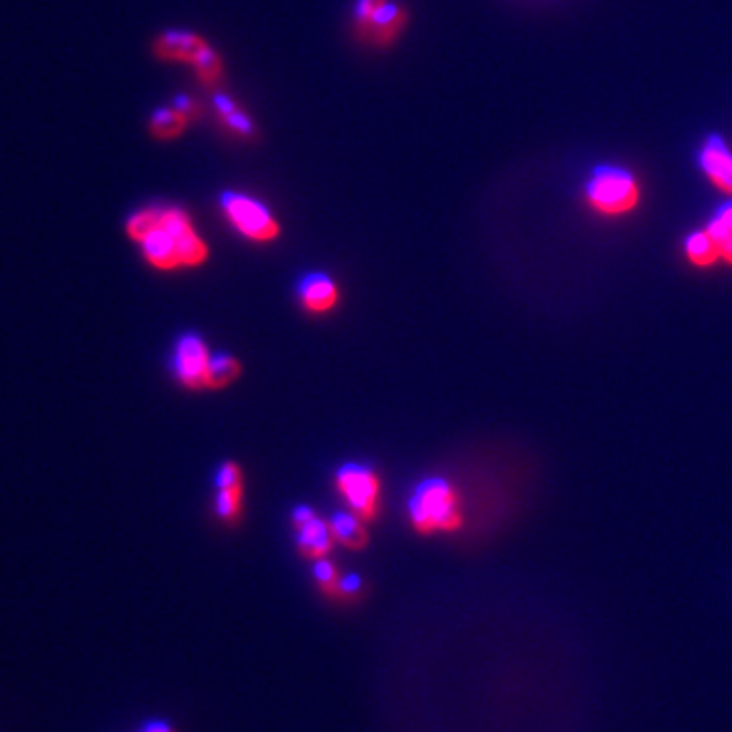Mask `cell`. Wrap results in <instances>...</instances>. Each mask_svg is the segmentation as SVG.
<instances>
[{"mask_svg":"<svg viewBox=\"0 0 732 732\" xmlns=\"http://www.w3.org/2000/svg\"><path fill=\"white\" fill-rule=\"evenodd\" d=\"M127 236L139 244L145 261L157 271L194 269L208 261L210 249L192 216L171 204H151L127 218Z\"/></svg>","mask_w":732,"mask_h":732,"instance_id":"1","label":"cell"},{"mask_svg":"<svg viewBox=\"0 0 732 732\" xmlns=\"http://www.w3.org/2000/svg\"><path fill=\"white\" fill-rule=\"evenodd\" d=\"M151 51L163 64L192 68L200 86L210 92H214L224 80L222 55L200 33L183 29L163 31L153 39Z\"/></svg>","mask_w":732,"mask_h":732,"instance_id":"2","label":"cell"},{"mask_svg":"<svg viewBox=\"0 0 732 732\" xmlns=\"http://www.w3.org/2000/svg\"><path fill=\"white\" fill-rule=\"evenodd\" d=\"M409 519L421 535L460 529L462 505L456 488L444 478H427L419 482L409 499Z\"/></svg>","mask_w":732,"mask_h":732,"instance_id":"3","label":"cell"},{"mask_svg":"<svg viewBox=\"0 0 732 732\" xmlns=\"http://www.w3.org/2000/svg\"><path fill=\"white\" fill-rule=\"evenodd\" d=\"M407 25L409 11L399 0H354L352 31L366 47H393Z\"/></svg>","mask_w":732,"mask_h":732,"instance_id":"4","label":"cell"},{"mask_svg":"<svg viewBox=\"0 0 732 732\" xmlns=\"http://www.w3.org/2000/svg\"><path fill=\"white\" fill-rule=\"evenodd\" d=\"M588 204L604 216H623L637 208L641 192L635 177L619 167H598L586 186Z\"/></svg>","mask_w":732,"mask_h":732,"instance_id":"5","label":"cell"},{"mask_svg":"<svg viewBox=\"0 0 732 732\" xmlns=\"http://www.w3.org/2000/svg\"><path fill=\"white\" fill-rule=\"evenodd\" d=\"M220 208L236 232L253 242H273L281 234V226L271 210L249 194L224 192L220 196Z\"/></svg>","mask_w":732,"mask_h":732,"instance_id":"6","label":"cell"},{"mask_svg":"<svg viewBox=\"0 0 732 732\" xmlns=\"http://www.w3.org/2000/svg\"><path fill=\"white\" fill-rule=\"evenodd\" d=\"M336 488L358 519L373 521L377 517L381 482L373 468L356 462L344 464L336 472Z\"/></svg>","mask_w":732,"mask_h":732,"instance_id":"7","label":"cell"},{"mask_svg":"<svg viewBox=\"0 0 732 732\" xmlns=\"http://www.w3.org/2000/svg\"><path fill=\"white\" fill-rule=\"evenodd\" d=\"M212 354L198 334H183L173 352V371L179 383L190 391L208 389V371Z\"/></svg>","mask_w":732,"mask_h":732,"instance_id":"8","label":"cell"},{"mask_svg":"<svg viewBox=\"0 0 732 732\" xmlns=\"http://www.w3.org/2000/svg\"><path fill=\"white\" fill-rule=\"evenodd\" d=\"M700 167L720 192L732 196V153L718 135L708 137L702 145Z\"/></svg>","mask_w":732,"mask_h":732,"instance_id":"9","label":"cell"},{"mask_svg":"<svg viewBox=\"0 0 732 732\" xmlns=\"http://www.w3.org/2000/svg\"><path fill=\"white\" fill-rule=\"evenodd\" d=\"M299 301L310 314H326L338 303V287L330 275H305L297 287Z\"/></svg>","mask_w":732,"mask_h":732,"instance_id":"10","label":"cell"},{"mask_svg":"<svg viewBox=\"0 0 732 732\" xmlns=\"http://www.w3.org/2000/svg\"><path fill=\"white\" fill-rule=\"evenodd\" d=\"M297 549L299 554L312 560H324L332 552L334 535L330 523L320 517H312L303 523H297Z\"/></svg>","mask_w":732,"mask_h":732,"instance_id":"11","label":"cell"},{"mask_svg":"<svg viewBox=\"0 0 732 732\" xmlns=\"http://www.w3.org/2000/svg\"><path fill=\"white\" fill-rule=\"evenodd\" d=\"M214 112L222 125V129L242 141H247L257 135V127L249 112L244 110L232 96L216 94L214 96Z\"/></svg>","mask_w":732,"mask_h":732,"instance_id":"12","label":"cell"},{"mask_svg":"<svg viewBox=\"0 0 732 732\" xmlns=\"http://www.w3.org/2000/svg\"><path fill=\"white\" fill-rule=\"evenodd\" d=\"M190 122H192V118L188 114H183L175 104L159 106L149 116L147 131L157 141H163V143L175 141L186 135Z\"/></svg>","mask_w":732,"mask_h":732,"instance_id":"13","label":"cell"},{"mask_svg":"<svg viewBox=\"0 0 732 732\" xmlns=\"http://www.w3.org/2000/svg\"><path fill=\"white\" fill-rule=\"evenodd\" d=\"M330 529L334 541L342 543L348 549H362L369 543V533H366L362 519L348 513H336L330 521Z\"/></svg>","mask_w":732,"mask_h":732,"instance_id":"14","label":"cell"},{"mask_svg":"<svg viewBox=\"0 0 732 732\" xmlns=\"http://www.w3.org/2000/svg\"><path fill=\"white\" fill-rule=\"evenodd\" d=\"M686 257L698 269L712 267L714 263L720 261V253H718L716 242H714V238L710 236V232L706 228L696 230L686 238Z\"/></svg>","mask_w":732,"mask_h":732,"instance_id":"15","label":"cell"},{"mask_svg":"<svg viewBox=\"0 0 732 732\" xmlns=\"http://www.w3.org/2000/svg\"><path fill=\"white\" fill-rule=\"evenodd\" d=\"M706 230L714 238L720 261L732 265V202L724 204L708 222Z\"/></svg>","mask_w":732,"mask_h":732,"instance_id":"16","label":"cell"},{"mask_svg":"<svg viewBox=\"0 0 732 732\" xmlns=\"http://www.w3.org/2000/svg\"><path fill=\"white\" fill-rule=\"evenodd\" d=\"M242 373L240 362L224 352L212 354L210 360V371H208V389L212 391H222L228 385H232Z\"/></svg>","mask_w":732,"mask_h":732,"instance_id":"17","label":"cell"},{"mask_svg":"<svg viewBox=\"0 0 732 732\" xmlns=\"http://www.w3.org/2000/svg\"><path fill=\"white\" fill-rule=\"evenodd\" d=\"M242 482L218 488L216 495V513L224 521H236L242 511Z\"/></svg>","mask_w":732,"mask_h":732,"instance_id":"18","label":"cell"},{"mask_svg":"<svg viewBox=\"0 0 732 732\" xmlns=\"http://www.w3.org/2000/svg\"><path fill=\"white\" fill-rule=\"evenodd\" d=\"M314 576L316 580L320 582V586L324 588V592L332 598H340V590H338V572L334 568V564H330L326 558L324 560H318L316 566H314Z\"/></svg>","mask_w":732,"mask_h":732,"instance_id":"19","label":"cell"},{"mask_svg":"<svg viewBox=\"0 0 732 732\" xmlns=\"http://www.w3.org/2000/svg\"><path fill=\"white\" fill-rule=\"evenodd\" d=\"M240 482H242V470L234 462H224L218 468V474H216V486L218 488L240 484Z\"/></svg>","mask_w":732,"mask_h":732,"instance_id":"20","label":"cell"},{"mask_svg":"<svg viewBox=\"0 0 732 732\" xmlns=\"http://www.w3.org/2000/svg\"><path fill=\"white\" fill-rule=\"evenodd\" d=\"M173 104H175L183 114H188L192 120L200 116V106H198V102H196L192 96L179 94V96L173 100Z\"/></svg>","mask_w":732,"mask_h":732,"instance_id":"21","label":"cell"},{"mask_svg":"<svg viewBox=\"0 0 732 732\" xmlns=\"http://www.w3.org/2000/svg\"><path fill=\"white\" fill-rule=\"evenodd\" d=\"M362 588V580L356 574H346L340 578L338 582V590H340V598L342 596H352Z\"/></svg>","mask_w":732,"mask_h":732,"instance_id":"22","label":"cell"},{"mask_svg":"<svg viewBox=\"0 0 732 732\" xmlns=\"http://www.w3.org/2000/svg\"><path fill=\"white\" fill-rule=\"evenodd\" d=\"M143 730L145 732H175L165 720H149V722H145Z\"/></svg>","mask_w":732,"mask_h":732,"instance_id":"23","label":"cell"},{"mask_svg":"<svg viewBox=\"0 0 732 732\" xmlns=\"http://www.w3.org/2000/svg\"><path fill=\"white\" fill-rule=\"evenodd\" d=\"M141 732H145V730H141Z\"/></svg>","mask_w":732,"mask_h":732,"instance_id":"24","label":"cell"}]
</instances>
